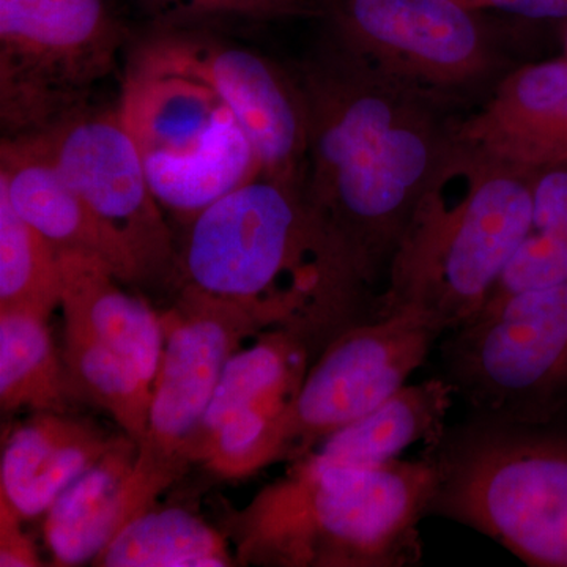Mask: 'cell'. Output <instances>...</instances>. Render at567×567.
Instances as JSON below:
<instances>
[{"instance_id":"cell-9","label":"cell","mask_w":567,"mask_h":567,"mask_svg":"<svg viewBox=\"0 0 567 567\" xmlns=\"http://www.w3.org/2000/svg\"><path fill=\"white\" fill-rule=\"evenodd\" d=\"M123 41L106 0H0L3 137L39 134L89 106Z\"/></svg>"},{"instance_id":"cell-16","label":"cell","mask_w":567,"mask_h":567,"mask_svg":"<svg viewBox=\"0 0 567 567\" xmlns=\"http://www.w3.org/2000/svg\"><path fill=\"white\" fill-rule=\"evenodd\" d=\"M0 193L58 254H89L123 284H144L132 254L71 188L35 137H2Z\"/></svg>"},{"instance_id":"cell-12","label":"cell","mask_w":567,"mask_h":567,"mask_svg":"<svg viewBox=\"0 0 567 567\" xmlns=\"http://www.w3.org/2000/svg\"><path fill=\"white\" fill-rule=\"evenodd\" d=\"M71 188L132 254L144 284L175 282L177 244L117 111L73 112L32 134Z\"/></svg>"},{"instance_id":"cell-24","label":"cell","mask_w":567,"mask_h":567,"mask_svg":"<svg viewBox=\"0 0 567 567\" xmlns=\"http://www.w3.org/2000/svg\"><path fill=\"white\" fill-rule=\"evenodd\" d=\"M567 281V163L535 171L533 227L494 297L543 289Z\"/></svg>"},{"instance_id":"cell-26","label":"cell","mask_w":567,"mask_h":567,"mask_svg":"<svg viewBox=\"0 0 567 567\" xmlns=\"http://www.w3.org/2000/svg\"><path fill=\"white\" fill-rule=\"evenodd\" d=\"M148 13L167 24L224 17V14H254L259 17L252 0H140Z\"/></svg>"},{"instance_id":"cell-13","label":"cell","mask_w":567,"mask_h":567,"mask_svg":"<svg viewBox=\"0 0 567 567\" xmlns=\"http://www.w3.org/2000/svg\"><path fill=\"white\" fill-rule=\"evenodd\" d=\"M140 48L210 85L248 134L264 177L301 189L308 115L297 78L259 52L183 29H166Z\"/></svg>"},{"instance_id":"cell-7","label":"cell","mask_w":567,"mask_h":567,"mask_svg":"<svg viewBox=\"0 0 567 567\" xmlns=\"http://www.w3.org/2000/svg\"><path fill=\"white\" fill-rule=\"evenodd\" d=\"M440 347L475 415L567 423V281L488 301Z\"/></svg>"},{"instance_id":"cell-29","label":"cell","mask_w":567,"mask_h":567,"mask_svg":"<svg viewBox=\"0 0 567 567\" xmlns=\"http://www.w3.org/2000/svg\"><path fill=\"white\" fill-rule=\"evenodd\" d=\"M308 2L309 0H252L259 17L260 14L287 13V11L297 10L298 7Z\"/></svg>"},{"instance_id":"cell-10","label":"cell","mask_w":567,"mask_h":567,"mask_svg":"<svg viewBox=\"0 0 567 567\" xmlns=\"http://www.w3.org/2000/svg\"><path fill=\"white\" fill-rule=\"evenodd\" d=\"M480 11L458 0H333L331 41L451 111L513 69Z\"/></svg>"},{"instance_id":"cell-20","label":"cell","mask_w":567,"mask_h":567,"mask_svg":"<svg viewBox=\"0 0 567 567\" xmlns=\"http://www.w3.org/2000/svg\"><path fill=\"white\" fill-rule=\"evenodd\" d=\"M456 395L446 377L402 386L305 457L324 466H375L401 458L416 443L436 446L446 434V416Z\"/></svg>"},{"instance_id":"cell-4","label":"cell","mask_w":567,"mask_h":567,"mask_svg":"<svg viewBox=\"0 0 567 567\" xmlns=\"http://www.w3.org/2000/svg\"><path fill=\"white\" fill-rule=\"evenodd\" d=\"M533 175L453 141L391 260L377 315L416 309L445 334L475 319L532 233Z\"/></svg>"},{"instance_id":"cell-15","label":"cell","mask_w":567,"mask_h":567,"mask_svg":"<svg viewBox=\"0 0 567 567\" xmlns=\"http://www.w3.org/2000/svg\"><path fill=\"white\" fill-rule=\"evenodd\" d=\"M453 141L495 162L539 171L567 163V55L507 71L468 114L454 115Z\"/></svg>"},{"instance_id":"cell-23","label":"cell","mask_w":567,"mask_h":567,"mask_svg":"<svg viewBox=\"0 0 567 567\" xmlns=\"http://www.w3.org/2000/svg\"><path fill=\"white\" fill-rule=\"evenodd\" d=\"M63 363L74 398L99 406L140 445L147 429L153 388L128 361L65 327Z\"/></svg>"},{"instance_id":"cell-30","label":"cell","mask_w":567,"mask_h":567,"mask_svg":"<svg viewBox=\"0 0 567 567\" xmlns=\"http://www.w3.org/2000/svg\"><path fill=\"white\" fill-rule=\"evenodd\" d=\"M458 2L464 3L470 9L484 10V0H458Z\"/></svg>"},{"instance_id":"cell-19","label":"cell","mask_w":567,"mask_h":567,"mask_svg":"<svg viewBox=\"0 0 567 567\" xmlns=\"http://www.w3.org/2000/svg\"><path fill=\"white\" fill-rule=\"evenodd\" d=\"M136 454L133 439L117 436L99 464L55 499L44 520V539L55 566L95 563L128 524V487Z\"/></svg>"},{"instance_id":"cell-3","label":"cell","mask_w":567,"mask_h":567,"mask_svg":"<svg viewBox=\"0 0 567 567\" xmlns=\"http://www.w3.org/2000/svg\"><path fill=\"white\" fill-rule=\"evenodd\" d=\"M439 464L424 450L415 461L375 466L293 462L226 522L238 565L404 567L423 557L420 522L429 516Z\"/></svg>"},{"instance_id":"cell-28","label":"cell","mask_w":567,"mask_h":567,"mask_svg":"<svg viewBox=\"0 0 567 567\" xmlns=\"http://www.w3.org/2000/svg\"><path fill=\"white\" fill-rule=\"evenodd\" d=\"M484 10L533 21H566L567 0H484Z\"/></svg>"},{"instance_id":"cell-31","label":"cell","mask_w":567,"mask_h":567,"mask_svg":"<svg viewBox=\"0 0 567 567\" xmlns=\"http://www.w3.org/2000/svg\"><path fill=\"white\" fill-rule=\"evenodd\" d=\"M563 47H565V55H567V20L565 21V29H563Z\"/></svg>"},{"instance_id":"cell-11","label":"cell","mask_w":567,"mask_h":567,"mask_svg":"<svg viewBox=\"0 0 567 567\" xmlns=\"http://www.w3.org/2000/svg\"><path fill=\"white\" fill-rule=\"evenodd\" d=\"M443 333L416 309H395L347 327L306 372L276 425L267 466L297 462L406 385Z\"/></svg>"},{"instance_id":"cell-2","label":"cell","mask_w":567,"mask_h":567,"mask_svg":"<svg viewBox=\"0 0 567 567\" xmlns=\"http://www.w3.org/2000/svg\"><path fill=\"white\" fill-rule=\"evenodd\" d=\"M175 284L257 312L271 330L301 331L327 346L377 316L363 281L300 189L252 178L186 226Z\"/></svg>"},{"instance_id":"cell-27","label":"cell","mask_w":567,"mask_h":567,"mask_svg":"<svg viewBox=\"0 0 567 567\" xmlns=\"http://www.w3.org/2000/svg\"><path fill=\"white\" fill-rule=\"evenodd\" d=\"M21 516L6 496L0 495V566H41L39 551L31 537L22 532Z\"/></svg>"},{"instance_id":"cell-21","label":"cell","mask_w":567,"mask_h":567,"mask_svg":"<svg viewBox=\"0 0 567 567\" xmlns=\"http://www.w3.org/2000/svg\"><path fill=\"white\" fill-rule=\"evenodd\" d=\"M103 567H226L229 544L204 518L182 507L153 506L118 532L93 563Z\"/></svg>"},{"instance_id":"cell-8","label":"cell","mask_w":567,"mask_h":567,"mask_svg":"<svg viewBox=\"0 0 567 567\" xmlns=\"http://www.w3.org/2000/svg\"><path fill=\"white\" fill-rule=\"evenodd\" d=\"M162 323V361L130 481L128 522L156 506L192 468L194 436L227 361L246 341L271 330L252 309L186 286L178 287Z\"/></svg>"},{"instance_id":"cell-17","label":"cell","mask_w":567,"mask_h":567,"mask_svg":"<svg viewBox=\"0 0 567 567\" xmlns=\"http://www.w3.org/2000/svg\"><path fill=\"white\" fill-rule=\"evenodd\" d=\"M91 421L39 412L10 432L0 462V495L24 518L50 507L114 445Z\"/></svg>"},{"instance_id":"cell-6","label":"cell","mask_w":567,"mask_h":567,"mask_svg":"<svg viewBox=\"0 0 567 567\" xmlns=\"http://www.w3.org/2000/svg\"><path fill=\"white\" fill-rule=\"evenodd\" d=\"M115 111L140 148L156 200L185 226L262 175L248 134L221 96L140 47L126 66Z\"/></svg>"},{"instance_id":"cell-18","label":"cell","mask_w":567,"mask_h":567,"mask_svg":"<svg viewBox=\"0 0 567 567\" xmlns=\"http://www.w3.org/2000/svg\"><path fill=\"white\" fill-rule=\"evenodd\" d=\"M61 309L74 328L118 354L153 388L162 361V315L122 289V281L96 257L59 252Z\"/></svg>"},{"instance_id":"cell-5","label":"cell","mask_w":567,"mask_h":567,"mask_svg":"<svg viewBox=\"0 0 567 567\" xmlns=\"http://www.w3.org/2000/svg\"><path fill=\"white\" fill-rule=\"evenodd\" d=\"M425 450L439 464L429 516L483 533L525 565L567 567V423L475 415Z\"/></svg>"},{"instance_id":"cell-22","label":"cell","mask_w":567,"mask_h":567,"mask_svg":"<svg viewBox=\"0 0 567 567\" xmlns=\"http://www.w3.org/2000/svg\"><path fill=\"white\" fill-rule=\"evenodd\" d=\"M74 398L63 358L52 342L47 317L0 311V406L3 413H66Z\"/></svg>"},{"instance_id":"cell-1","label":"cell","mask_w":567,"mask_h":567,"mask_svg":"<svg viewBox=\"0 0 567 567\" xmlns=\"http://www.w3.org/2000/svg\"><path fill=\"white\" fill-rule=\"evenodd\" d=\"M308 115L301 196L377 295L453 145L454 115L330 41L297 76Z\"/></svg>"},{"instance_id":"cell-14","label":"cell","mask_w":567,"mask_h":567,"mask_svg":"<svg viewBox=\"0 0 567 567\" xmlns=\"http://www.w3.org/2000/svg\"><path fill=\"white\" fill-rule=\"evenodd\" d=\"M324 346L301 331L276 328L227 361L192 446V465L221 480L267 468L271 439L309 365Z\"/></svg>"},{"instance_id":"cell-25","label":"cell","mask_w":567,"mask_h":567,"mask_svg":"<svg viewBox=\"0 0 567 567\" xmlns=\"http://www.w3.org/2000/svg\"><path fill=\"white\" fill-rule=\"evenodd\" d=\"M61 290L58 251L0 193V311L48 319L61 308Z\"/></svg>"}]
</instances>
